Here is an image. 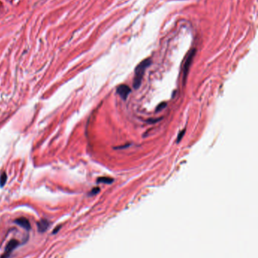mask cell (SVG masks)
Returning <instances> with one entry per match:
<instances>
[{"label":"cell","mask_w":258,"mask_h":258,"mask_svg":"<svg viewBox=\"0 0 258 258\" xmlns=\"http://www.w3.org/2000/svg\"><path fill=\"white\" fill-rule=\"evenodd\" d=\"M151 64L150 59H145L142 60L140 64L138 65L135 69V77L133 79V87L135 89H137L141 85L142 80L143 78L144 73L148 66H149Z\"/></svg>","instance_id":"cell-1"},{"label":"cell","mask_w":258,"mask_h":258,"mask_svg":"<svg viewBox=\"0 0 258 258\" xmlns=\"http://www.w3.org/2000/svg\"><path fill=\"white\" fill-rule=\"evenodd\" d=\"M18 244H19V242L16 239H12V240L9 241L7 245H6L4 253L0 258H8L11 255L12 251L18 246Z\"/></svg>","instance_id":"cell-2"},{"label":"cell","mask_w":258,"mask_h":258,"mask_svg":"<svg viewBox=\"0 0 258 258\" xmlns=\"http://www.w3.org/2000/svg\"><path fill=\"white\" fill-rule=\"evenodd\" d=\"M195 49H193L190 51V53L188 54L187 58H186V62H185V64H184V70H183V72H184V82H185V79H186V76L188 75V72H189V70L190 68V66H191V64H192V61L193 60L194 56H195Z\"/></svg>","instance_id":"cell-3"},{"label":"cell","mask_w":258,"mask_h":258,"mask_svg":"<svg viewBox=\"0 0 258 258\" xmlns=\"http://www.w3.org/2000/svg\"><path fill=\"white\" fill-rule=\"evenodd\" d=\"M131 92V89L129 86L125 85H120L117 87V93L119 94L122 99L125 100H127V97L129 96V93Z\"/></svg>","instance_id":"cell-4"},{"label":"cell","mask_w":258,"mask_h":258,"mask_svg":"<svg viewBox=\"0 0 258 258\" xmlns=\"http://www.w3.org/2000/svg\"><path fill=\"white\" fill-rule=\"evenodd\" d=\"M14 223L18 225H19L20 226H21L22 228H24V230H29L31 229V226H30V223L29 222V220L27 219V218H24V217H20V218H18L16 220H14Z\"/></svg>","instance_id":"cell-5"},{"label":"cell","mask_w":258,"mask_h":258,"mask_svg":"<svg viewBox=\"0 0 258 258\" xmlns=\"http://www.w3.org/2000/svg\"><path fill=\"white\" fill-rule=\"evenodd\" d=\"M36 226H37L39 232H44L48 230V228L50 226V223L47 220H42L36 223Z\"/></svg>","instance_id":"cell-6"},{"label":"cell","mask_w":258,"mask_h":258,"mask_svg":"<svg viewBox=\"0 0 258 258\" xmlns=\"http://www.w3.org/2000/svg\"><path fill=\"white\" fill-rule=\"evenodd\" d=\"M114 181V179L110 177H100L97 180L98 183H102V184H110Z\"/></svg>","instance_id":"cell-7"},{"label":"cell","mask_w":258,"mask_h":258,"mask_svg":"<svg viewBox=\"0 0 258 258\" xmlns=\"http://www.w3.org/2000/svg\"><path fill=\"white\" fill-rule=\"evenodd\" d=\"M7 180V175L5 173H2V175L0 176V186H3Z\"/></svg>","instance_id":"cell-8"},{"label":"cell","mask_w":258,"mask_h":258,"mask_svg":"<svg viewBox=\"0 0 258 258\" xmlns=\"http://www.w3.org/2000/svg\"><path fill=\"white\" fill-rule=\"evenodd\" d=\"M5 12V5L3 4V2L0 1V17L2 16L4 14Z\"/></svg>","instance_id":"cell-9"},{"label":"cell","mask_w":258,"mask_h":258,"mask_svg":"<svg viewBox=\"0 0 258 258\" xmlns=\"http://www.w3.org/2000/svg\"><path fill=\"white\" fill-rule=\"evenodd\" d=\"M166 106H167V104H166V103H162V104H160L159 105L157 106V109H156V111H157V112H159V111H161V110H163V109L165 108Z\"/></svg>","instance_id":"cell-10"},{"label":"cell","mask_w":258,"mask_h":258,"mask_svg":"<svg viewBox=\"0 0 258 258\" xmlns=\"http://www.w3.org/2000/svg\"><path fill=\"white\" fill-rule=\"evenodd\" d=\"M185 131H186L183 130L181 132V133H180V134H179V136H178V138H177V142H180V140H181L182 137H183L184 134H185Z\"/></svg>","instance_id":"cell-11"},{"label":"cell","mask_w":258,"mask_h":258,"mask_svg":"<svg viewBox=\"0 0 258 258\" xmlns=\"http://www.w3.org/2000/svg\"><path fill=\"white\" fill-rule=\"evenodd\" d=\"M99 191H100L99 188H94L93 190H92V192H91V194H93V195L97 194V193H98V192H99Z\"/></svg>","instance_id":"cell-12"},{"label":"cell","mask_w":258,"mask_h":258,"mask_svg":"<svg viewBox=\"0 0 258 258\" xmlns=\"http://www.w3.org/2000/svg\"><path fill=\"white\" fill-rule=\"evenodd\" d=\"M10 2L12 4L17 5V4H18V2H20V0H10Z\"/></svg>","instance_id":"cell-13"}]
</instances>
